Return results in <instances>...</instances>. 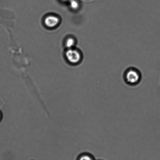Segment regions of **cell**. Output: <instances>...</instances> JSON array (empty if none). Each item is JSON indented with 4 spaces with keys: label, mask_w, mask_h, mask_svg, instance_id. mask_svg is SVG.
<instances>
[{
    "label": "cell",
    "mask_w": 160,
    "mask_h": 160,
    "mask_svg": "<svg viewBox=\"0 0 160 160\" xmlns=\"http://www.w3.org/2000/svg\"><path fill=\"white\" fill-rule=\"evenodd\" d=\"M66 56L69 62L72 64L78 63L81 59V54L76 50L69 49L66 53Z\"/></svg>",
    "instance_id": "cell-1"
},
{
    "label": "cell",
    "mask_w": 160,
    "mask_h": 160,
    "mask_svg": "<svg viewBox=\"0 0 160 160\" xmlns=\"http://www.w3.org/2000/svg\"><path fill=\"white\" fill-rule=\"evenodd\" d=\"M62 1H68V0H62Z\"/></svg>",
    "instance_id": "cell-7"
},
{
    "label": "cell",
    "mask_w": 160,
    "mask_h": 160,
    "mask_svg": "<svg viewBox=\"0 0 160 160\" xmlns=\"http://www.w3.org/2000/svg\"><path fill=\"white\" fill-rule=\"evenodd\" d=\"M44 23L47 27L50 28L55 27L59 23V19L54 16H48L45 18Z\"/></svg>",
    "instance_id": "cell-3"
},
{
    "label": "cell",
    "mask_w": 160,
    "mask_h": 160,
    "mask_svg": "<svg viewBox=\"0 0 160 160\" xmlns=\"http://www.w3.org/2000/svg\"><path fill=\"white\" fill-rule=\"evenodd\" d=\"M0 117H1V116H0Z\"/></svg>",
    "instance_id": "cell-8"
},
{
    "label": "cell",
    "mask_w": 160,
    "mask_h": 160,
    "mask_svg": "<svg viewBox=\"0 0 160 160\" xmlns=\"http://www.w3.org/2000/svg\"><path fill=\"white\" fill-rule=\"evenodd\" d=\"M78 160H93V159L89 155L85 154L80 156Z\"/></svg>",
    "instance_id": "cell-6"
},
{
    "label": "cell",
    "mask_w": 160,
    "mask_h": 160,
    "mask_svg": "<svg viewBox=\"0 0 160 160\" xmlns=\"http://www.w3.org/2000/svg\"><path fill=\"white\" fill-rule=\"evenodd\" d=\"M70 7L73 9H77L79 7V4L76 0H71L70 1Z\"/></svg>",
    "instance_id": "cell-5"
},
{
    "label": "cell",
    "mask_w": 160,
    "mask_h": 160,
    "mask_svg": "<svg viewBox=\"0 0 160 160\" xmlns=\"http://www.w3.org/2000/svg\"><path fill=\"white\" fill-rule=\"evenodd\" d=\"M126 79L128 82L131 84L137 83L139 80V75L137 72L134 70H130L127 73Z\"/></svg>",
    "instance_id": "cell-2"
},
{
    "label": "cell",
    "mask_w": 160,
    "mask_h": 160,
    "mask_svg": "<svg viewBox=\"0 0 160 160\" xmlns=\"http://www.w3.org/2000/svg\"><path fill=\"white\" fill-rule=\"evenodd\" d=\"M75 40L72 38L67 39L66 42V46L68 48H71L75 44Z\"/></svg>",
    "instance_id": "cell-4"
}]
</instances>
